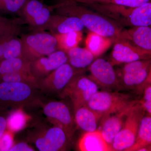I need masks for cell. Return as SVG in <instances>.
<instances>
[{
  "label": "cell",
  "instance_id": "4",
  "mask_svg": "<svg viewBox=\"0 0 151 151\" xmlns=\"http://www.w3.org/2000/svg\"><path fill=\"white\" fill-rule=\"evenodd\" d=\"M36 89L37 87L27 83L0 81V113L34 103Z\"/></svg>",
  "mask_w": 151,
  "mask_h": 151
},
{
  "label": "cell",
  "instance_id": "17",
  "mask_svg": "<svg viewBox=\"0 0 151 151\" xmlns=\"http://www.w3.org/2000/svg\"><path fill=\"white\" fill-rule=\"evenodd\" d=\"M151 66L120 73L119 83L125 88L134 89L140 93L146 84L151 81Z\"/></svg>",
  "mask_w": 151,
  "mask_h": 151
},
{
  "label": "cell",
  "instance_id": "16",
  "mask_svg": "<svg viewBox=\"0 0 151 151\" xmlns=\"http://www.w3.org/2000/svg\"><path fill=\"white\" fill-rule=\"evenodd\" d=\"M117 39L127 41L136 47L151 51L150 26L133 27L129 29L122 30Z\"/></svg>",
  "mask_w": 151,
  "mask_h": 151
},
{
  "label": "cell",
  "instance_id": "15",
  "mask_svg": "<svg viewBox=\"0 0 151 151\" xmlns=\"http://www.w3.org/2000/svg\"><path fill=\"white\" fill-rule=\"evenodd\" d=\"M136 103L103 117L101 119L99 126L100 128L98 129L101 131L105 140L111 146L114 138L122 129L130 109Z\"/></svg>",
  "mask_w": 151,
  "mask_h": 151
},
{
  "label": "cell",
  "instance_id": "12",
  "mask_svg": "<svg viewBox=\"0 0 151 151\" xmlns=\"http://www.w3.org/2000/svg\"><path fill=\"white\" fill-rule=\"evenodd\" d=\"M89 77L99 87L112 89L119 86L118 75L110 61L97 58L89 66Z\"/></svg>",
  "mask_w": 151,
  "mask_h": 151
},
{
  "label": "cell",
  "instance_id": "7",
  "mask_svg": "<svg viewBox=\"0 0 151 151\" xmlns=\"http://www.w3.org/2000/svg\"><path fill=\"white\" fill-rule=\"evenodd\" d=\"M85 71V69H76L66 63L43 78L38 79V89L46 95H60L73 78Z\"/></svg>",
  "mask_w": 151,
  "mask_h": 151
},
{
  "label": "cell",
  "instance_id": "5",
  "mask_svg": "<svg viewBox=\"0 0 151 151\" xmlns=\"http://www.w3.org/2000/svg\"><path fill=\"white\" fill-rule=\"evenodd\" d=\"M138 101L139 100L134 99L130 94L108 90L98 91L86 105L101 114L103 118L121 111Z\"/></svg>",
  "mask_w": 151,
  "mask_h": 151
},
{
  "label": "cell",
  "instance_id": "28",
  "mask_svg": "<svg viewBox=\"0 0 151 151\" xmlns=\"http://www.w3.org/2000/svg\"><path fill=\"white\" fill-rule=\"evenodd\" d=\"M21 20L11 19L0 16V35L17 36L20 32Z\"/></svg>",
  "mask_w": 151,
  "mask_h": 151
},
{
  "label": "cell",
  "instance_id": "29",
  "mask_svg": "<svg viewBox=\"0 0 151 151\" xmlns=\"http://www.w3.org/2000/svg\"><path fill=\"white\" fill-rule=\"evenodd\" d=\"M79 4H101L119 5L131 7L141 5L151 0H73Z\"/></svg>",
  "mask_w": 151,
  "mask_h": 151
},
{
  "label": "cell",
  "instance_id": "27",
  "mask_svg": "<svg viewBox=\"0 0 151 151\" xmlns=\"http://www.w3.org/2000/svg\"><path fill=\"white\" fill-rule=\"evenodd\" d=\"M0 81L27 83L35 86L38 89L37 79L33 76L30 72L28 71L6 73L0 76Z\"/></svg>",
  "mask_w": 151,
  "mask_h": 151
},
{
  "label": "cell",
  "instance_id": "32",
  "mask_svg": "<svg viewBox=\"0 0 151 151\" xmlns=\"http://www.w3.org/2000/svg\"><path fill=\"white\" fill-rule=\"evenodd\" d=\"M143 97L139 102L144 108L146 113L151 115V83L149 81L143 90Z\"/></svg>",
  "mask_w": 151,
  "mask_h": 151
},
{
  "label": "cell",
  "instance_id": "34",
  "mask_svg": "<svg viewBox=\"0 0 151 151\" xmlns=\"http://www.w3.org/2000/svg\"><path fill=\"white\" fill-rule=\"evenodd\" d=\"M35 150L31 146L26 143L21 142L14 144L9 151H34Z\"/></svg>",
  "mask_w": 151,
  "mask_h": 151
},
{
  "label": "cell",
  "instance_id": "14",
  "mask_svg": "<svg viewBox=\"0 0 151 151\" xmlns=\"http://www.w3.org/2000/svg\"><path fill=\"white\" fill-rule=\"evenodd\" d=\"M68 61L67 52L58 50L48 55L31 62L30 70L33 76L38 80L48 75Z\"/></svg>",
  "mask_w": 151,
  "mask_h": 151
},
{
  "label": "cell",
  "instance_id": "13",
  "mask_svg": "<svg viewBox=\"0 0 151 151\" xmlns=\"http://www.w3.org/2000/svg\"><path fill=\"white\" fill-rule=\"evenodd\" d=\"M114 43L110 61L113 66L136 60L151 59V51L136 47L127 41L117 39Z\"/></svg>",
  "mask_w": 151,
  "mask_h": 151
},
{
  "label": "cell",
  "instance_id": "23",
  "mask_svg": "<svg viewBox=\"0 0 151 151\" xmlns=\"http://www.w3.org/2000/svg\"><path fill=\"white\" fill-rule=\"evenodd\" d=\"M114 43L112 40L90 32L86 37V48L96 58L102 55Z\"/></svg>",
  "mask_w": 151,
  "mask_h": 151
},
{
  "label": "cell",
  "instance_id": "22",
  "mask_svg": "<svg viewBox=\"0 0 151 151\" xmlns=\"http://www.w3.org/2000/svg\"><path fill=\"white\" fill-rule=\"evenodd\" d=\"M151 115L145 113L141 120L136 140L127 151H138L151 144Z\"/></svg>",
  "mask_w": 151,
  "mask_h": 151
},
{
  "label": "cell",
  "instance_id": "19",
  "mask_svg": "<svg viewBox=\"0 0 151 151\" xmlns=\"http://www.w3.org/2000/svg\"><path fill=\"white\" fill-rule=\"evenodd\" d=\"M76 127L84 132H93L98 129L103 116L84 105L74 111Z\"/></svg>",
  "mask_w": 151,
  "mask_h": 151
},
{
  "label": "cell",
  "instance_id": "31",
  "mask_svg": "<svg viewBox=\"0 0 151 151\" xmlns=\"http://www.w3.org/2000/svg\"><path fill=\"white\" fill-rule=\"evenodd\" d=\"M19 57H22V41L16 36L11 38L8 42L4 52L3 60Z\"/></svg>",
  "mask_w": 151,
  "mask_h": 151
},
{
  "label": "cell",
  "instance_id": "25",
  "mask_svg": "<svg viewBox=\"0 0 151 151\" xmlns=\"http://www.w3.org/2000/svg\"><path fill=\"white\" fill-rule=\"evenodd\" d=\"M29 117L21 108L15 109L7 117V129L13 133L23 129L28 122Z\"/></svg>",
  "mask_w": 151,
  "mask_h": 151
},
{
  "label": "cell",
  "instance_id": "30",
  "mask_svg": "<svg viewBox=\"0 0 151 151\" xmlns=\"http://www.w3.org/2000/svg\"><path fill=\"white\" fill-rule=\"evenodd\" d=\"M29 0H0V15L20 13Z\"/></svg>",
  "mask_w": 151,
  "mask_h": 151
},
{
  "label": "cell",
  "instance_id": "35",
  "mask_svg": "<svg viewBox=\"0 0 151 151\" xmlns=\"http://www.w3.org/2000/svg\"><path fill=\"white\" fill-rule=\"evenodd\" d=\"M7 118L2 113H0V139L7 129Z\"/></svg>",
  "mask_w": 151,
  "mask_h": 151
},
{
  "label": "cell",
  "instance_id": "1",
  "mask_svg": "<svg viewBox=\"0 0 151 151\" xmlns=\"http://www.w3.org/2000/svg\"><path fill=\"white\" fill-rule=\"evenodd\" d=\"M55 9L57 14L76 17L89 30L115 41L123 28L103 15L73 0H64Z\"/></svg>",
  "mask_w": 151,
  "mask_h": 151
},
{
  "label": "cell",
  "instance_id": "2",
  "mask_svg": "<svg viewBox=\"0 0 151 151\" xmlns=\"http://www.w3.org/2000/svg\"><path fill=\"white\" fill-rule=\"evenodd\" d=\"M80 4L110 19L122 28L151 26V1L134 7L110 4Z\"/></svg>",
  "mask_w": 151,
  "mask_h": 151
},
{
  "label": "cell",
  "instance_id": "8",
  "mask_svg": "<svg viewBox=\"0 0 151 151\" xmlns=\"http://www.w3.org/2000/svg\"><path fill=\"white\" fill-rule=\"evenodd\" d=\"M146 112L139 101L127 114L124 125L112 143L113 151H127L135 142L141 120Z\"/></svg>",
  "mask_w": 151,
  "mask_h": 151
},
{
  "label": "cell",
  "instance_id": "33",
  "mask_svg": "<svg viewBox=\"0 0 151 151\" xmlns=\"http://www.w3.org/2000/svg\"><path fill=\"white\" fill-rule=\"evenodd\" d=\"M14 144L12 132L6 130L0 139V151H9Z\"/></svg>",
  "mask_w": 151,
  "mask_h": 151
},
{
  "label": "cell",
  "instance_id": "21",
  "mask_svg": "<svg viewBox=\"0 0 151 151\" xmlns=\"http://www.w3.org/2000/svg\"><path fill=\"white\" fill-rule=\"evenodd\" d=\"M68 62L76 69H85L91 65L96 58L87 48L76 47L67 52Z\"/></svg>",
  "mask_w": 151,
  "mask_h": 151
},
{
  "label": "cell",
  "instance_id": "10",
  "mask_svg": "<svg viewBox=\"0 0 151 151\" xmlns=\"http://www.w3.org/2000/svg\"><path fill=\"white\" fill-rule=\"evenodd\" d=\"M44 114L52 125L60 127L72 139L76 129L74 114L67 104L62 101H52L43 106Z\"/></svg>",
  "mask_w": 151,
  "mask_h": 151
},
{
  "label": "cell",
  "instance_id": "20",
  "mask_svg": "<svg viewBox=\"0 0 151 151\" xmlns=\"http://www.w3.org/2000/svg\"><path fill=\"white\" fill-rule=\"evenodd\" d=\"M78 147L81 151H113L112 146L106 142L99 129L84 132L78 140Z\"/></svg>",
  "mask_w": 151,
  "mask_h": 151
},
{
  "label": "cell",
  "instance_id": "26",
  "mask_svg": "<svg viewBox=\"0 0 151 151\" xmlns=\"http://www.w3.org/2000/svg\"><path fill=\"white\" fill-rule=\"evenodd\" d=\"M53 35L57 40L58 50L67 52L70 49L78 46V44L82 40L83 35L81 32H72Z\"/></svg>",
  "mask_w": 151,
  "mask_h": 151
},
{
  "label": "cell",
  "instance_id": "6",
  "mask_svg": "<svg viewBox=\"0 0 151 151\" xmlns=\"http://www.w3.org/2000/svg\"><path fill=\"white\" fill-rule=\"evenodd\" d=\"M22 56L30 62L46 56L58 50L57 40L53 35L38 32L22 36Z\"/></svg>",
  "mask_w": 151,
  "mask_h": 151
},
{
  "label": "cell",
  "instance_id": "3",
  "mask_svg": "<svg viewBox=\"0 0 151 151\" xmlns=\"http://www.w3.org/2000/svg\"><path fill=\"white\" fill-rule=\"evenodd\" d=\"M53 125L40 124L30 131L28 139L39 151H65L71 139L64 130Z\"/></svg>",
  "mask_w": 151,
  "mask_h": 151
},
{
  "label": "cell",
  "instance_id": "18",
  "mask_svg": "<svg viewBox=\"0 0 151 151\" xmlns=\"http://www.w3.org/2000/svg\"><path fill=\"white\" fill-rule=\"evenodd\" d=\"M84 27L81 20L77 17L66 16L57 14L51 16L47 27L53 35L81 32Z\"/></svg>",
  "mask_w": 151,
  "mask_h": 151
},
{
  "label": "cell",
  "instance_id": "11",
  "mask_svg": "<svg viewBox=\"0 0 151 151\" xmlns=\"http://www.w3.org/2000/svg\"><path fill=\"white\" fill-rule=\"evenodd\" d=\"M60 3L54 5L45 4L39 0H29L20 14L29 24L33 28L41 31L47 28L51 17L52 11L55 9Z\"/></svg>",
  "mask_w": 151,
  "mask_h": 151
},
{
  "label": "cell",
  "instance_id": "9",
  "mask_svg": "<svg viewBox=\"0 0 151 151\" xmlns=\"http://www.w3.org/2000/svg\"><path fill=\"white\" fill-rule=\"evenodd\" d=\"M98 89L99 86L89 76L80 74L73 78L59 96L62 98L68 97L75 111L87 105Z\"/></svg>",
  "mask_w": 151,
  "mask_h": 151
},
{
  "label": "cell",
  "instance_id": "24",
  "mask_svg": "<svg viewBox=\"0 0 151 151\" xmlns=\"http://www.w3.org/2000/svg\"><path fill=\"white\" fill-rule=\"evenodd\" d=\"M30 63L31 62L23 57L3 60L0 61V76L12 72H30Z\"/></svg>",
  "mask_w": 151,
  "mask_h": 151
}]
</instances>
